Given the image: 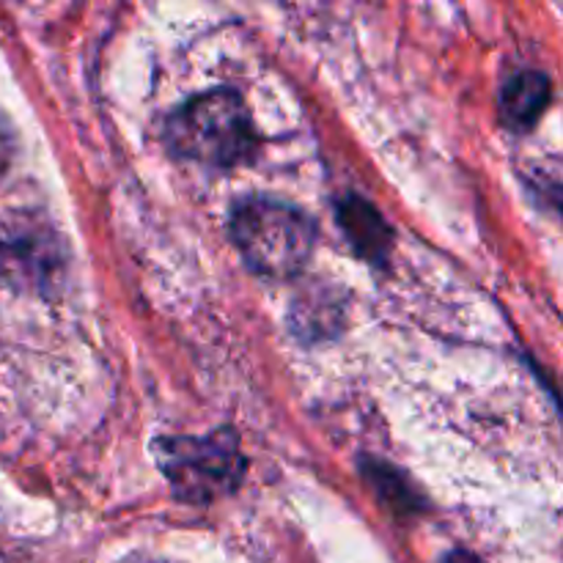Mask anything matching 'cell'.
Wrapping results in <instances>:
<instances>
[{"label": "cell", "instance_id": "obj_1", "mask_svg": "<svg viewBox=\"0 0 563 563\" xmlns=\"http://www.w3.org/2000/svg\"><path fill=\"white\" fill-rule=\"evenodd\" d=\"M165 141L176 157L203 168H236L247 163L258 146L251 110L231 88L192 97L165 124Z\"/></svg>", "mask_w": 563, "mask_h": 563}, {"label": "cell", "instance_id": "obj_2", "mask_svg": "<svg viewBox=\"0 0 563 563\" xmlns=\"http://www.w3.org/2000/svg\"><path fill=\"white\" fill-rule=\"evenodd\" d=\"M236 251L267 278H295L317 247V225L302 209L275 198H245L231 212Z\"/></svg>", "mask_w": 563, "mask_h": 563}, {"label": "cell", "instance_id": "obj_3", "mask_svg": "<svg viewBox=\"0 0 563 563\" xmlns=\"http://www.w3.org/2000/svg\"><path fill=\"white\" fill-rule=\"evenodd\" d=\"M154 456L179 500L207 506L240 487L247 462L231 429L207 438H159Z\"/></svg>", "mask_w": 563, "mask_h": 563}, {"label": "cell", "instance_id": "obj_4", "mask_svg": "<svg viewBox=\"0 0 563 563\" xmlns=\"http://www.w3.org/2000/svg\"><path fill=\"white\" fill-rule=\"evenodd\" d=\"M550 104V77L542 71H520L500 91V113L515 130H528Z\"/></svg>", "mask_w": 563, "mask_h": 563}, {"label": "cell", "instance_id": "obj_5", "mask_svg": "<svg viewBox=\"0 0 563 563\" xmlns=\"http://www.w3.org/2000/svg\"><path fill=\"white\" fill-rule=\"evenodd\" d=\"M341 229L350 234L352 245L361 253L363 258H372V262H385L390 247V229L385 225V220L379 218L377 209L372 203L361 201V198H346L339 207Z\"/></svg>", "mask_w": 563, "mask_h": 563}, {"label": "cell", "instance_id": "obj_6", "mask_svg": "<svg viewBox=\"0 0 563 563\" xmlns=\"http://www.w3.org/2000/svg\"><path fill=\"white\" fill-rule=\"evenodd\" d=\"M445 563H484V561H478L473 553H465V550H454V553L445 559Z\"/></svg>", "mask_w": 563, "mask_h": 563}]
</instances>
